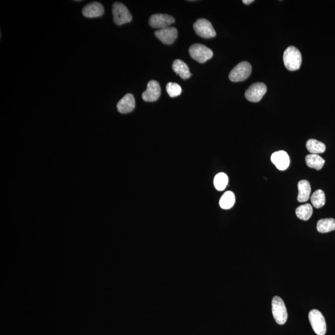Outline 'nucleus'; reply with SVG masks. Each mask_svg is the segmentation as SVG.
Wrapping results in <instances>:
<instances>
[{
	"label": "nucleus",
	"mask_w": 335,
	"mask_h": 335,
	"mask_svg": "<svg viewBox=\"0 0 335 335\" xmlns=\"http://www.w3.org/2000/svg\"><path fill=\"white\" fill-rule=\"evenodd\" d=\"M252 68L249 62H242L238 64L230 71L229 79L233 82L245 81L252 73Z\"/></svg>",
	"instance_id": "obj_5"
},
{
	"label": "nucleus",
	"mask_w": 335,
	"mask_h": 335,
	"mask_svg": "<svg viewBox=\"0 0 335 335\" xmlns=\"http://www.w3.org/2000/svg\"><path fill=\"white\" fill-rule=\"evenodd\" d=\"M267 91V87L263 83H255L252 84L245 92V96L247 100L258 103L263 98Z\"/></svg>",
	"instance_id": "obj_8"
},
{
	"label": "nucleus",
	"mask_w": 335,
	"mask_h": 335,
	"mask_svg": "<svg viewBox=\"0 0 335 335\" xmlns=\"http://www.w3.org/2000/svg\"><path fill=\"white\" fill-rule=\"evenodd\" d=\"M189 52L192 59L200 64L205 63L213 57L212 50L200 44H196L191 46L189 49Z\"/></svg>",
	"instance_id": "obj_4"
},
{
	"label": "nucleus",
	"mask_w": 335,
	"mask_h": 335,
	"mask_svg": "<svg viewBox=\"0 0 335 335\" xmlns=\"http://www.w3.org/2000/svg\"><path fill=\"white\" fill-rule=\"evenodd\" d=\"M155 35L163 44H172L178 37V31L175 27H168L155 31Z\"/></svg>",
	"instance_id": "obj_10"
},
{
	"label": "nucleus",
	"mask_w": 335,
	"mask_h": 335,
	"mask_svg": "<svg viewBox=\"0 0 335 335\" xmlns=\"http://www.w3.org/2000/svg\"><path fill=\"white\" fill-rule=\"evenodd\" d=\"M161 94V88L158 81L151 80L148 82L146 91L142 94V99L146 102L158 100Z\"/></svg>",
	"instance_id": "obj_11"
},
{
	"label": "nucleus",
	"mask_w": 335,
	"mask_h": 335,
	"mask_svg": "<svg viewBox=\"0 0 335 335\" xmlns=\"http://www.w3.org/2000/svg\"><path fill=\"white\" fill-rule=\"evenodd\" d=\"M306 147L311 154H319L324 153L326 150V146L321 141L310 139L306 143Z\"/></svg>",
	"instance_id": "obj_19"
},
{
	"label": "nucleus",
	"mask_w": 335,
	"mask_h": 335,
	"mask_svg": "<svg viewBox=\"0 0 335 335\" xmlns=\"http://www.w3.org/2000/svg\"><path fill=\"white\" fill-rule=\"evenodd\" d=\"M175 18L166 14H155L149 19V24L153 28L164 29L168 27L175 22Z\"/></svg>",
	"instance_id": "obj_9"
},
{
	"label": "nucleus",
	"mask_w": 335,
	"mask_h": 335,
	"mask_svg": "<svg viewBox=\"0 0 335 335\" xmlns=\"http://www.w3.org/2000/svg\"><path fill=\"white\" fill-rule=\"evenodd\" d=\"M298 190H299V195L297 196V200L299 202H306L309 200L310 193H311V186L309 181H300L298 183Z\"/></svg>",
	"instance_id": "obj_15"
},
{
	"label": "nucleus",
	"mask_w": 335,
	"mask_h": 335,
	"mask_svg": "<svg viewBox=\"0 0 335 335\" xmlns=\"http://www.w3.org/2000/svg\"><path fill=\"white\" fill-rule=\"evenodd\" d=\"M317 229L320 233H328L335 230L334 218H324L317 222Z\"/></svg>",
	"instance_id": "obj_18"
},
{
	"label": "nucleus",
	"mask_w": 335,
	"mask_h": 335,
	"mask_svg": "<svg viewBox=\"0 0 335 335\" xmlns=\"http://www.w3.org/2000/svg\"><path fill=\"white\" fill-rule=\"evenodd\" d=\"M305 162L309 168L320 170L324 167L325 161L317 154H310L305 157Z\"/></svg>",
	"instance_id": "obj_17"
},
{
	"label": "nucleus",
	"mask_w": 335,
	"mask_h": 335,
	"mask_svg": "<svg viewBox=\"0 0 335 335\" xmlns=\"http://www.w3.org/2000/svg\"><path fill=\"white\" fill-rule=\"evenodd\" d=\"M172 68L176 74H179L181 78L185 80L192 76L187 65L181 60L177 59L174 61Z\"/></svg>",
	"instance_id": "obj_16"
},
{
	"label": "nucleus",
	"mask_w": 335,
	"mask_h": 335,
	"mask_svg": "<svg viewBox=\"0 0 335 335\" xmlns=\"http://www.w3.org/2000/svg\"><path fill=\"white\" fill-rule=\"evenodd\" d=\"M235 197L234 194L231 191H227L221 197L219 204L223 209H229L234 205Z\"/></svg>",
	"instance_id": "obj_21"
},
{
	"label": "nucleus",
	"mask_w": 335,
	"mask_h": 335,
	"mask_svg": "<svg viewBox=\"0 0 335 335\" xmlns=\"http://www.w3.org/2000/svg\"><path fill=\"white\" fill-rule=\"evenodd\" d=\"M193 27L196 33L203 38L209 39L216 36V32L212 24L207 19L202 18L197 20Z\"/></svg>",
	"instance_id": "obj_7"
},
{
	"label": "nucleus",
	"mask_w": 335,
	"mask_h": 335,
	"mask_svg": "<svg viewBox=\"0 0 335 335\" xmlns=\"http://www.w3.org/2000/svg\"><path fill=\"white\" fill-rule=\"evenodd\" d=\"M285 68L289 71H295L300 68L302 64V55L299 49L294 46L287 47L283 56Z\"/></svg>",
	"instance_id": "obj_1"
},
{
	"label": "nucleus",
	"mask_w": 335,
	"mask_h": 335,
	"mask_svg": "<svg viewBox=\"0 0 335 335\" xmlns=\"http://www.w3.org/2000/svg\"><path fill=\"white\" fill-rule=\"evenodd\" d=\"M228 183V178L227 175L224 173H220L215 176L213 180V185H214L216 190L222 191L225 190Z\"/></svg>",
	"instance_id": "obj_23"
},
{
	"label": "nucleus",
	"mask_w": 335,
	"mask_h": 335,
	"mask_svg": "<svg viewBox=\"0 0 335 335\" xmlns=\"http://www.w3.org/2000/svg\"><path fill=\"white\" fill-rule=\"evenodd\" d=\"M166 88L169 96L171 98L180 96L182 93V89H181L180 85L176 83H172V82L168 83Z\"/></svg>",
	"instance_id": "obj_24"
},
{
	"label": "nucleus",
	"mask_w": 335,
	"mask_h": 335,
	"mask_svg": "<svg viewBox=\"0 0 335 335\" xmlns=\"http://www.w3.org/2000/svg\"><path fill=\"white\" fill-rule=\"evenodd\" d=\"M310 325L317 335H325L327 332V324L324 315L319 310L314 309L309 312Z\"/></svg>",
	"instance_id": "obj_6"
},
{
	"label": "nucleus",
	"mask_w": 335,
	"mask_h": 335,
	"mask_svg": "<svg viewBox=\"0 0 335 335\" xmlns=\"http://www.w3.org/2000/svg\"><path fill=\"white\" fill-rule=\"evenodd\" d=\"M112 12H113L114 23L118 26L128 23L133 20V16L129 11L128 7L121 2H114Z\"/></svg>",
	"instance_id": "obj_2"
},
{
	"label": "nucleus",
	"mask_w": 335,
	"mask_h": 335,
	"mask_svg": "<svg viewBox=\"0 0 335 335\" xmlns=\"http://www.w3.org/2000/svg\"><path fill=\"white\" fill-rule=\"evenodd\" d=\"M270 160L278 170L284 171L289 167L290 158L288 154L284 151H275L272 153Z\"/></svg>",
	"instance_id": "obj_12"
},
{
	"label": "nucleus",
	"mask_w": 335,
	"mask_h": 335,
	"mask_svg": "<svg viewBox=\"0 0 335 335\" xmlns=\"http://www.w3.org/2000/svg\"><path fill=\"white\" fill-rule=\"evenodd\" d=\"M135 107V98L133 94H126L117 104V108L121 114H128L133 111Z\"/></svg>",
	"instance_id": "obj_14"
},
{
	"label": "nucleus",
	"mask_w": 335,
	"mask_h": 335,
	"mask_svg": "<svg viewBox=\"0 0 335 335\" xmlns=\"http://www.w3.org/2000/svg\"><path fill=\"white\" fill-rule=\"evenodd\" d=\"M104 12V7L100 2H91L87 4L82 9V14L84 16L93 18L103 16Z\"/></svg>",
	"instance_id": "obj_13"
},
{
	"label": "nucleus",
	"mask_w": 335,
	"mask_h": 335,
	"mask_svg": "<svg viewBox=\"0 0 335 335\" xmlns=\"http://www.w3.org/2000/svg\"><path fill=\"white\" fill-rule=\"evenodd\" d=\"M253 1H254L253 0H243V3L245 4H250Z\"/></svg>",
	"instance_id": "obj_25"
},
{
	"label": "nucleus",
	"mask_w": 335,
	"mask_h": 335,
	"mask_svg": "<svg viewBox=\"0 0 335 335\" xmlns=\"http://www.w3.org/2000/svg\"><path fill=\"white\" fill-rule=\"evenodd\" d=\"M272 312L277 324L284 325L287 322L288 314L284 301L279 296H274L272 300Z\"/></svg>",
	"instance_id": "obj_3"
},
{
	"label": "nucleus",
	"mask_w": 335,
	"mask_h": 335,
	"mask_svg": "<svg viewBox=\"0 0 335 335\" xmlns=\"http://www.w3.org/2000/svg\"><path fill=\"white\" fill-rule=\"evenodd\" d=\"M325 195L322 190H317L312 194L311 202L313 206L317 208H320L324 206L325 203Z\"/></svg>",
	"instance_id": "obj_22"
},
{
	"label": "nucleus",
	"mask_w": 335,
	"mask_h": 335,
	"mask_svg": "<svg viewBox=\"0 0 335 335\" xmlns=\"http://www.w3.org/2000/svg\"><path fill=\"white\" fill-rule=\"evenodd\" d=\"M313 213L312 206L310 203L300 205L295 210V214L300 220L306 221L309 219Z\"/></svg>",
	"instance_id": "obj_20"
}]
</instances>
